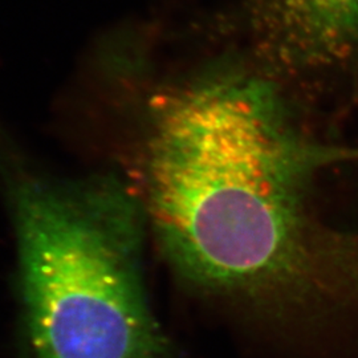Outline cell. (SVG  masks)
I'll list each match as a JSON object with an SVG mask.
<instances>
[{
    "mask_svg": "<svg viewBox=\"0 0 358 358\" xmlns=\"http://www.w3.org/2000/svg\"><path fill=\"white\" fill-rule=\"evenodd\" d=\"M315 161L269 83L202 78L154 101L145 214L195 287L269 312L325 304L348 294L358 273L345 245L308 215Z\"/></svg>",
    "mask_w": 358,
    "mask_h": 358,
    "instance_id": "cell-1",
    "label": "cell"
},
{
    "mask_svg": "<svg viewBox=\"0 0 358 358\" xmlns=\"http://www.w3.org/2000/svg\"><path fill=\"white\" fill-rule=\"evenodd\" d=\"M260 47L276 64H333L358 51V0H256Z\"/></svg>",
    "mask_w": 358,
    "mask_h": 358,
    "instance_id": "cell-3",
    "label": "cell"
},
{
    "mask_svg": "<svg viewBox=\"0 0 358 358\" xmlns=\"http://www.w3.org/2000/svg\"><path fill=\"white\" fill-rule=\"evenodd\" d=\"M36 358H165L143 292L141 211L110 179L52 185L0 138Z\"/></svg>",
    "mask_w": 358,
    "mask_h": 358,
    "instance_id": "cell-2",
    "label": "cell"
}]
</instances>
